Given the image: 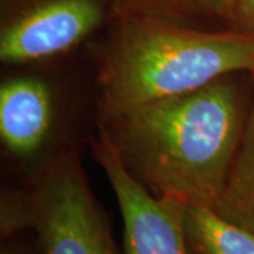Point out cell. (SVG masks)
I'll use <instances>...</instances> for the list:
<instances>
[{
    "instance_id": "cell-1",
    "label": "cell",
    "mask_w": 254,
    "mask_h": 254,
    "mask_svg": "<svg viewBox=\"0 0 254 254\" xmlns=\"http://www.w3.org/2000/svg\"><path fill=\"white\" fill-rule=\"evenodd\" d=\"M254 73L98 119L119 160L157 196L213 208L245 131Z\"/></svg>"
},
{
    "instance_id": "cell-10",
    "label": "cell",
    "mask_w": 254,
    "mask_h": 254,
    "mask_svg": "<svg viewBox=\"0 0 254 254\" xmlns=\"http://www.w3.org/2000/svg\"><path fill=\"white\" fill-rule=\"evenodd\" d=\"M0 254H38L33 233L18 232L7 237H1Z\"/></svg>"
},
{
    "instance_id": "cell-2",
    "label": "cell",
    "mask_w": 254,
    "mask_h": 254,
    "mask_svg": "<svg viewBox=\"0 0 254 254\" xmlns=\"http://www.w3.org/2000/svg\"><path fill=\"white\" fill-rule=\"evenodd\" d=\"M98 119L254 73V37L113 16L89 48Z\"/></svg>"
},
{
    "instance_id": "cell-4",
    "label": "cell",
    "mask_w": 254,
    "mask_h": 254,
    "mask_svg": "<svg viewBox=\"0 0 254 254\" xmlns=\"http://www.w3.org/2000/svg\"><path fill=\"white\" fill-rule=\"evenodd\" d=\"M31 232L38 254H123L95 196L79 147L21 181L3 184L0 239Z\"/></svg>"
},
{
    "instance_id": "cell-11",
    "label": "cell",
    "mask_w": 254,
    "mask_h": 254,
    "mask_svg": "<svg viewBox=\"0 0 254 254\" xmlns=\"http://www.w3.org/2000/svg\"><path fill=\"white\" fill-rule=\"evenodd\" d=\"M235 31L254 37V0H236Z\"/></svg>"
},
{
    "instance_id": "cell-9",
    "label": "cell",
    "mask_w": 254,
    "mask_h": 254,
    "mask_svg": "<svg viewBox=\"0 0 254 254\" xmlns=\"http://www.w3.org/2000/svg\"><path fill=\"white\" fill-rule=\"evenodd\" d=\"M185 236L190 254H254V232L205 206H187Z\"/></svg>"
},
{
    "instance_id": "cell-6",
    "label": "cell",
    "mask_w": 254,
    "mask_h": 254,
    "mask_svg": "<svg viewBox=\"0 0 254 254\" xmlns=\"http://www.w3.org/2000/svg\"><path fill=\"white\" fill-rule=\"evenodd\" d=\"M88 143L118 202L123 223V254H190L185 236L187 205L174 198L157 196L136 181L99 127Z\"/></svg>"
},
{
    "instance_id": "cell-7",
    "label": "cell",
    "mask_w": 254,
    "mask_h": 254,
    "mask_svg": "<svg viewBox=\"0 0 254 254\" xmlns=\"http://www.w3.org/2000/svg\"><path fill=\"white\" fill-rule=\"evenodd\" d=\"M115 16L143 18L177 27L236 33V0H106Z\"/></svg>"
},
{
    "instance_id": "cell-5",
    "label": "cell",
    "mask_w": 254,
    "mask_h": 254,
    "mask_svg": "<svg viewBox=\"0 0 254 254\" xmlns=\"http://www.w3.org/2000/svg\"><path fill=\"white\" fill-rule=\"evenodd\" d=\"M106 0H0V63H50L88 51L108 27Z\"/></svg>"
},
{
    "instance_id": "cell-3",
    "label": "cell",
    "mask_w": 254,
    "mask_h": 254,
    "mask_svg": "<svg viewBox=\"0 0 254 254\" xmlns=\"http://www.w3.org/2000/svg\"><path fill=\"white\" fill-rule=\"evenodd\" d=\"M73 57L7 68L1 78L0 144L10 181L30 178L79 147L89 120L98 122L93 75L82 81L69 66Z\"/></svg>"
},
{
    "instance_id": "cell-8",
    "label": "cell",
    "mask_w": 254,
    "mask_h": 254,
    "mask_svg": "<svg viewBox=\"0 0 254 254\" xmlns=\"http://www.w3.org/2000/svg\"><path fill=\"white\" fill-rule=\"evenodd\" d=\"M213 210L254 232V93L245 131Z\"/></svg>"
}]
</instances>
